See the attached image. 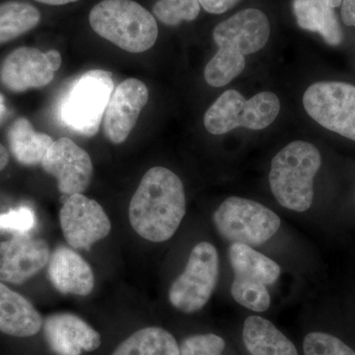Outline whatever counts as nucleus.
I'll use <instances>...</instances> for the list:
<instances>
[{
  "mask_svg": "<svg viewBox=\"0 0 355 355\" xmlns=\"http://www.w3.org/2000/svg\"><path fill=\"white\" fill-rule=\"evenodd\" d=\"M225 342L214 334L193 335L184 338L180 345V355H222Z\"/></svg>",
  "mask_w": 355,
  "mask_h": 355,
  "instance_id": "nucleus-27",
  "label": "nucleus"
},
{
  "mask_svg": "<svg viewBox=\"0 0 355 355\" xmlns=\"http://www.w3.org/2000/svg\"><path fill=\"white\" fill-rule=\"evenodd\" d=\"M342 18L345 25L355 27V0H343Z\"/></svg>",
  "mask_w": 355,
  "mask_h": 355,
  "instance_id": "nucleus-30",
  "label": "nucleus"
},
{
  "mask_svg": "<svg viewBox=\"0 0 355 355\" xmlns=\"http://www.w3.org/2000/svg\"><path fill=\"white\" fill-rule=\"evenodd\" d=\"M113 91L111 72L95 69L79 76L60 100L58 116L62 125L77 135L94 137Z\"/></svg>",
  "mask_w": 355,
  "mask_h": 355,
  "instance_id": "nucleus-5",
  "label": "nucleus"
},
{
  "mask_svg": "<svg viewBox=\"0 0 355 355\" xmlns=\"http://www.w3.org/2000/svg\"><path fill=\"white\" fill-rule=\"evenodd\" d=\"M217 232L232 243L259 247L280 227L279 216L265 205L239 197L226 198L212 216Z\"/></svg>",
  "mask_w": 355,
  "mask_h": 355,
  "instance_id": "nucleus-7",
  "label": "nucleus"
},
{
  "mask_svg": "<svg viewBox=\"0 0 355 355\" xmlns=\"http://www.w3.org/2000/svg\"><path fill=\"white\" fill-rule=\"evenodd\" d=\"M89 22L100 37L128 53H144L157 41L155 18L132 0H103L93 7Z\"/></svg>",
  "mask_w": 355,
  "mask_h": 355,
  "instance_id": "nucleus-4",
  "label": "nucleus"
},
{
  "mask_svg": "<svg viewBox=\"0 0 355 355\" xmlns=\"http://www.w3.org/2000/svg\"><path fill=\"white\" fill-rule=\"evenodd\" d=\"M40 20L41 13L31 4L20 1L0 4V44L31 31Z\"/></svg>",
  "mask_w": 355,
  "mask_h": 355,
  "instance_id": "nucleus-23",
  "label": "nucleus"
},
{
  "mask_svg": "<svg viewBox=\"0 0 355 355\" xmlns=\"http://www.w3.org/2000/svg\"><path fill=\"white\" fill-rule=\"evenodd\" d=\"M148 99V89L137 78L125 79L114 89L103 119L105 135L112 144L128 139Z\"/></svg>",
  "mask_w": 355,
  "mask_h": 355,
  "instance_id": "nucleus-13",
  "label": "nucleus"
},
{
  "mask_svg": "<svg viewBox=\"0 0 355 355\" xmlns=\"http://www.w3.org/2000/svg\"><path fill=\"white\" fill-rule=\"evenodd\" d=\"M231 294L236 302L254 312H265L270 306L268 286L259 282L234 277Z\"/></svg>",
  "mask_w": 355,
  "mask_h": 355,
  "instance_id": "nucleus-24",
  "label": "nucleus"
},
{
  "mask_svg": "<svg viewBox=\"0 0 355 355\" xmlns=\"http://www.w3.org/2000/svg\"><path fill=\"white\" fill-rule=\"evenodd\" d=\"M243 342L251 355H298L291 340L272 322L260 316L247 318Z\"/></svg>",
  "mask_w": 355,
  "mask_h": 355,
  "instance_id": "nucleus-18",
  "label": "nucleus"
},
{
  "mask_svg": "<svg viewBox=\"0 0 355 355\" xmlns=\"http://www.w3.org/2000/svg\"><path fill=\"white\" fill-rule=\"evenodd\" d=\"M36 226V214L29 207H20L0 214V232L27 234Z\"/></svg>",
  "mask_w": 355,
  "mask_h": 355,
  "instance_id": "nucleus-28",
  "label": "nucleus"
},
{
  "mask_svg": "<svg viewBox=\"0 0 355 355\" xmlns=\"http://www.w3.org/2000/svg\"><path fill=\"white\" fill-rule=\"evenodd\" d=\"M48 272L51 284L60 293L87 296L94 288L92 268L69 248L60 246L51 254Z\"/></svg>",
  "mask_w": 355,
  "mask_h": 355,
  "instance_id": "nucleus-16",
  "label": "nucleus"
},
{
  "mask_svg": "<svg viewBox=\"0 0 355 355\" xmlns=\"http://www.w3.org/2000/svg\"><path fill=\"white\" fill-rule=\"evenodd\" d=\"M36 1L49 4V6H64V4L72 3V2H76L78 0H36Z\"/></svg>",
  "mask_w": 355,
  "mask_h": 355,
  "instance_id": "nucleus-32",
  "label": "nucleus"
},
{
  "mask_svg": "<svg viewBox=\"0 0 355 355\" xmlns=\"http://www.w3.org/2000/svg\"><path fill=\"white\" fill-rule=\"evenodd\" d=\"M62 62L57 50L43 53L38 49L22 46L7 55L0 69V79L8 90L15 93L43 88L53 80Z\"/></svg>",
  "mask_w": 355,
  "mask_h": 355,
  "instance_id": "nucleus-10",
  "label": "nucleus"
},
{
  "mask_svg": "<svg viewBox=\"0 0 355 355\" xmlns=\"http://www.w3.org/2000/svg\"><path fill=\"white\" fill-rule=\"evenodd\" d=\"M306 113L320 125L355 141V86L338 81L311 85L303 96Z\"/></svg>",
  "mask_w": 355,
  "mask_h": 355,
  "instance_id": "nucleus-9",
  "label": "nucleus"
},
{
  "mask_svg": "<svg viewBox=\"0 0 355 355\" xmlns=\"http://www.w3.org/2000/svg\"><path fill=\"white\" fill-rule=\"evenodd\" d=\"M7 113V108L6 105V99H4L3 95L0 93V123L3 121L6 118Z\"/></svg>",
  "mask_w": 355,
  "mask_h": 355,
  "instance_id": "nucleus-33",
  "label": "nucleus"
},
{
  "mask_svg": "<svg viewBox=\"0 0 355 355\" xmlns=\"http://www.w3.org/2000/svg\"><path fill=\"white\" fill-rule=\"evenodd\" d=\"M239 0H198L205 11L212 14H221L232 8Z\"/></svg>",
  "mask_w": 355,
  "mask_h": 355,
  "instance_id": "nucleus-29",
  "label": "nucleus"
},
{
  "mask_svg": "<svg viewBox=\"0 0 355 355\" xmlns=\"http://www.w3.org/2000/svg\"><path fill=\"white\" fill-rule=\"evenodd\" d=\"M324 1L334 9L336 7L342 6L343 0H324Z\"/></svg>",
  "mask_w": 355,
  "mask_h": 355,
  "instance_id": "nucleus-34",
  "label": "nucleus"
},
{
  "mask_svg": "<svg viewBox=\"0 0 355 355\" xmlns=\"http://www.w3.org/2000/svg\"><path fill=\"white\" fill-rule=\"evenodd\" d=\"M270 33L266 14L254 8L240 11L217 25L214 40L218 51L205 67V81L214 87L230 83L246 67L245 57L266 46Z\"/></svg>",
  "mask_w": 355,
  "mask_h": 355,
  "instance_id": "nucleus-2",
  "label": "nucleus"
},
{
  "mask_svg": "<svg viewBox=\"0 0 355 355\" xmlns=\"http://www.w3.org/2000/svg\"><path fill=\"white\" fill-rule=\"evenodd\" d=\"M7 137L14 157L25 166L41 164L49 148L55 141L50 135L36 132L26 118H19L14 121L9 128Z\"/></svg>",
  "mask_w": 355,
  "mask_h": 355,
  "instance_id": "nucleus-21",
  "label": "nucleus"
},
{
  "mask_svg": "<svg viewBox=\"0 0 355 355\" xmlns=\"http://www.w3.org/2000/svg\"><path fill=\"white\" fill-rule=\"evenodd\" d=\"M43 324L41 314L27 299L0 282V331L29 338L37 335Z\"/></svg>",
  "mask_w": 355,
  "mask_h": 355,
  "instance_id": "nucleus-17",
  "label": "nucleus"
},
{
  "mask_svg": "<svg viewBox=\"0 0 355 355\" xmlns=\"http://www.w3.org/2000/svg\"><path fill=\"white\" fill-rule=\"evenodd\" d=\"M50 257V247L43 239L23 235L0 242V280L23 284L41 272Z\"/></svg>",
  "mask_w": 355,
  "mask_h": 355,
  "instance_id": "nucleus-14",
  "label": "nucleus"
},
{
  "mask_svg": "<svg viewBox=\"0 0 355 355\" xmlns=\"http://www.w3.org/2000/svg\"><path fill=\"white\" fill-rule=\"evenodd\" d=\"M60 221L67 244L77 250L90 249L111 232V221L101 205L83 193L64 200Z\"/></svg>",
  "mask_w": 355,
  "mask_h": 355,
  "instance_id": "nucleus-11",
  "label": "nucleus"
},
{
  "mask_svg": "<svg viewBox=\"0 0 355 355\" xmlns=\"http://www.w3.org/2000/svg\"><path fill=\"white\" fill-rule=\"evenodd\" d=\"M9 162V154L7 153L6 147L0 144V172L6 169Z\"/></svg>",
  "mask_w": 355,
  "mask_h": 355,
  "instance_id": "nucleus-31",
  "label": "nucleus"
},
{
  "mask_svg": "<svg viewBox=\"0 0 355 355\" xmlns=\"http://www.w3.org/2000/svg\"><path fill=\"white\" fill-rule=\"evenodd\" d=\"M112 355H180V347L169 331L148 327L128 336Z\"/></svg>",
  "mask_w": 355,
  "mask_h": 355,
  "instance_id": "nucleus-22",
  "label": "nucleus"
},
{
  "mask_svg": "<svg viewBox=\"0 0 355 355\" xmlns=\"http://www.w3.org/2000/svg\"><path fill=\"white\" fill-rule=\"evenodd\" d=\"M186 195L181 179L161 166L146 173L130 200L128 217L133 230L154 243L174 236L186 216Z\"/></svg>",
  "mask_w": 355,
  "mask_h": 355,
  "instance_id": "nucleus-1",
  "label": "nucleus"
},
{
  "mask_svg": "<svg viewBox=\"0 0 355 355\" xmlns=\"http://www.w3.org/2000/svg\"><path fill=\"white\" fill-rule=\"evenodd\" d=\"M304 355H355V350L338 336L324 331H312L303 343Z\"/></svg>",
  "mask_w": 355,
  "mask_h": 355,
  "instance_id": "nucleus-26",
  "label": "nucleus"
},
{
  "mask_svg": "<svg viewBox=\"0 0 355 355\" xmlns=\"http://www.w3.org/2000/svg\"><path fill=\"white\" fill-rule=\"evenodd\" d=\"M200 11L198 0H158L153 7L154 15L168 26L195 20Z\"/></svg>",
  "mask_w": 355,
  "mask_h": 355,
  "instance_id": "nucleus-25",
  "label": "nucleus"
},
{
  "mask_svg": "<svg viewBox=\"0 0 355 355\" xmlns=\"http://www.w3.org/2000/svg\"><path fill=\"white\" fill-rule=\"evenodd\" d=\"M218 275L216 248L209 242L198 243L191 250L184 272L170 287V303L186 314L202 310L216 289Z\"/></svg>",
  "mask_w": 355,
  "mask_h": 355,
  "instance_id": "nucleus-8",
  "label": "nucleus"
},
{
  "mask_svg": "<svg viewBox=\"0 0 355 355\" xmlns=\"http://www.w3.org/2000/svg\"><path fill=\"white\" fill-rule=\"evenodd\" d=\"M321 167L316 146L301 140L287 144L273 157L268 175L275 200L287 209L307 211L314 202V180Z\"/></svg>",
  "mask_w": 355,
  "mask_h": 355,
  "instance_id": "nucleus-3",
  "label": "nucleus"
},
{
  "mask_svg": "<svg viewBox=\"0 0 355 355\" xmlns=\"http://www.w3.org/2000/svg\"><path fill=\"white\" fill-rule=\"evenodd\" d=\"M43 327L46 343L55 355H81L101 345L100 334L71 313L51 315Z\"/></svg>",
  "mask_w": 355,
  "mask_h": 355,
  "instance_id": "nucleus-15",
  "label": "nucleus"
},
{
  "mask_svg": "<svg viewBox=\"0 0 355 355\" xmlns=\"http://www.w3.org/2000/svg\"><path fill=\"white\" fill-rule=\"evenodd\" d=\"M41 165L44 171L57 179L62 195L83 193L92 180L90 155L69 137L55 140Z\"/></svg>",
  "mask_w": 355,
  "mask_h": 355,
  "instance_id": "nucleus-12",
  "label": "nucleus"
},
{
  "mask_svg": "<svg viewBox=\"0 0 355 355\" xmlns=\"http://www.w3.org/2000/svg\"><path fill=\"white\" fill-rule=\"evenodd\" d=\"M229 260L234 277L272 286L280 277V266L265 254L254 251L253 247L233 243L229 248Z\"/></svg>",
  "mask_w": 355,
  "mask_h": 355,
  "instance_id": "nucleus-19",
  "label": "nucleus"
},
{
  "mask_svg": "<svg viewBox=\"0 0 355 355\" xmlns=\"http://www.w3.org/2000/svg\"><path fill=\"white\" fill-rule=\"evenodd\" d=\"M293 11L299 27L319 33L331 46L343 42V32L335 11L324 0H293Z\"/></svg>",
  "mask_w": 355,
  "mask_h": 355,
  "instance_id": "nucleus-20",
  "label": "nucleus"
},
{
  "mask_svg": "<svg viewBox=\"0 0 355 355\" xmlns=\"http://www.w3.org/2000/svg\"><path fill=\"white\" fill-rule=\"evenodd\" d=\"M279 111V99L275 93L261 92L248 100L238 91L227 90L207 110L203 123L214 135L238 128L261 130L272 125Z\"/></svg>",
  "mask_w": 355,
  "mask_h": 355,
  "instance_id": "nucleus-6",
  "label": "nucleus"
}]
</instances>
